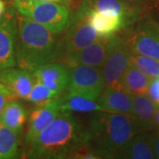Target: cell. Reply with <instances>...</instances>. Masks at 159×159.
<instances>
[{
	"instance_id": "9c48e42d",
	"label": "cell",
	"mask_w": 159,
	"mask_h": 159,
	"mask_svg": "<svg viewBox=\"0 0 159 159\" xmlns=\"http://www.w3.org/2000/svg\"><path fill=\"white\" fill-rule=\"evenodd\" d=\"M109 36H103L85 48L61 57L69 68L76 66H89L102 68L108 52Z\"/></svg>"
},
{
	"instance_id": "ac0fdd59",
	"label": "cell",
	"mask_w": 159,
	"mask_h": 159,
	"mask_svg": "<svg viewBox=\"0 0 159 159\" xmlns=\"http://www.w3.org/2000/svg\"><path fill=\"white\" fill-rule=\"evenodd\" d=\"M151 78L133 66H128L120 80V89L132 96L147 95Z\"/></svg>"
},
{
	"instance_id": "52a82bcc",
	"label": "cell",
	"mask_w": 159,
	"mask_h": 159,
	"mask_svg": "<svg viewBox=\"0 0 159 159\" xmlns=\"http://www.w3.org/2000/svg\"><path fill=\"white\" fill-rule=\"evenodd\" d=\"M102 37L103 36L100 35L94 29L85 16L76 15L75 20L72 21L67 29L63 43L60 44L59 57L73 54Z\"/></svg>"
},
{
	"instance_id": "484cf974",
	"label": "cell",
	"mask_w": 159,
	"mask_h": 159,
	"mask_svg": "<svg viewBox=\"0 0 159 159\" xmlns=\"http://www.w3.org/2000/svg\"><path fill=\"white\" fill-rule=\"evenodd\" d=\"M148 95L154 102L159 105V77L151 80L148 87Z\"/></svg>"
},
{
	"instance_id": "3957f363",
	"label": "cell",
	"mask_w": 159,
	"mask_h": 159,
	"mask_svg": "<svg viewBox=\"0 0 159 159\" xmlns=\"http://www.w3.org/2000/svg\"><path fill=\"white\" fill-rule=\"evenodd\" d=\"M84 131L70 111H61L30 144L29 158H63L83 146Z\"/></svg>"
},
{
	"instance_id": "4fadbf2b",
	"label": "cell",
	"mask_w": 159,
	"mask_h": 159,
	"mask_svg": "<svg viewBox=\"0 0 159 159\" xmlns=\"http://www.w3.org/2000/svg\"><path fill=\"white\" fill-rule=\"evenodd\" d=\"M0 82L5 84L16 98L27 99L35 78L30 71L11 66L0 70Z\"/></svg>"
},
{
	"instance_id": "e0dca14e",
	"label": "cell",
	"mask_w": 159,
	"mask_h": 159,
	"mask_svg": "<svg viewBox=\"0 0 159 159\" xmlns=\"http://www.w3.org/2000/svg\"><path fill=\"white\" fill-rule=\"evenodd\" d=\"M157 106L147 95L133 96V116L144 129H151L156 125L155 116Z\"/></svg>"
},
{
	"instance_id": "5b68a950",
	"label": "cell",
	"mask_w": 159,
	"mask_h": 159,
	"mask_svg": "<svg viewBox=\"0 0 159 159\" xmlns=\"http://www.w3.org/2000/svg\"><path fill=\"white\" fill-rule=\"evenodd\" d=\"M131 53L127 41L115 34L109 36L107 57L102 67L105 87L120 89V80L129 66Z\"/></svg>"
},
{
	"instance_id": "ba28073f",
	"label": "cell",
	"mask_w": 159,
	"mask_h": 159,
	"mask_svg": "<svg viewBox=\"0 0 159 159\" xmlns=\"http://www.w3.org/2000/svg\"><path fill=\"white\" fill-rule=\"evenodd\" d=\"M17 21L10 11L0 18V70L16 65Z\"/></svg>"
},
{
	"instance_id": "d6986e66",
	"label": "cell",
	"mask_w": 159,
	"mask_h": 159,
	"mask_svg": "<svg viewBox=\"0 0 159 159\" xmlns=\"http://www.w3.org/2000/svg\"><path fill=\"white\" fill-rule=\"evenodd\" d=\"M120 158H156L153 149V135L138 132L125 148Z\"/></svg>"
},
{
	"instance_id": "ffe728a7",
	"label": "cell",
	"mask_w": 159,
	"mask_h": 159,
	"mask_svg": "<svg viewBox=\"0 0 159 159\" xmlns=\"http://www.w3.org/2000/svg\"><path fill=\"white\" fill-rule=\"evenodd\" d=\"M26 120L27 111L22 103L16 100H11L6 103L0 117V123L19 134H21Z\"/></svg>"
},
{
	"instance_id": "8992f818",
	"label": "cell",
	"mask_w": 159,
	"mask_h": 159,
	"mask_svg": "<svg viewBox=\"0 0 159 159\" xmlns=\"http://www.w3.org/2000/svg\"><path fill=\"white\" fill-rule=\"evenodd\" d=\"M105 89L101 67L76 66L70 69L67 93L96 99Z\"/></svg>"
},
{
	"instance_id": "30bf717a",
	"label": "cell",
	"mask_w": 159,
	"mask_h": 159,
	"mask_svg": "<svg viewBox=\"0 0 159 159\" xmlns=\"http://www.w3.org/2000/svg\"><path fill=\"white\" fill-rule=\"evenodd\" d=\"M128 43L132 52L159 60V29L153 23L141 24Z\"/></svg>"
},
{
	"instance_id": "d4e9b609",
	"label": "cell",
	"mask_w": 159,
	"mask_h": 159,
	"mask_svg": "<svg viewBox=\"0 0 159 159\" xmlns=\"http://www.w3.org/2000/svg\"><path fill=\"white\" fill-rule=\"evenodd\" d=\"M16 97L5 84L0 82V117L3 111V109L9 101L14 100Z\"/></svg>"
},
{
	"instance_id": "277c9868",
	"label": "cell",
	"mask_w": 159,
	"mask_h": 159,
	"mask_svg": "<svg viewBox=\"0 0 159 159\" xmlns=\"http://www.w3.org/2000/svg\"><path fill=\"white\" fill-rule=\"evenodd\" d=\"M13 6L20 15L43 25L55 34L68 29L73 21L68 9L52 1L14 0Z\"/></svg>"
},
{
	"instance_id": "603a6c76",
	"label": "cell",
	"mask_w": 159,
	"mask_h": 159,
	"mask_svg": "<svg viewBox=\"0 0 159 159\" xmlns=\"http://www.w3.org/2000/svg\"><path fill=\"white\" fill-rule=\"evenodd\" d=\"M129 65L139 69L151 79L159 77V60L153 57L132 52Z\"/></svg>"
},
{
	"instance_id": "2e32d148",
	"label": "cell",
	"mask_w": 159,
	"mask_h": 159,
	"mask_svg": "<svg viewBox=\"0 0 159 159\" xmlns=\"http://www.w3.org/2000/svg\"><path fill=\"white\" fill-rule=\"evenodd\" d=\"M76 15L85 16L94 29L102 36H110L119 29L125 28V22L121 18L107 16L94 9L80 6Z\"/></svg>"
},
{
	"instance_id": "7a4b0ae2",
	"label": "cell",
	"mask_w": 159,
	"mask_h": 159,
	"mask_svg": "<svg viewBox=\"0 0 159 159\" xmlns=\"http://www.w3.org/2000/svg\"><path fill=\"white\" fill-rule=\"evenodd\" d=\"M16 64L19 67L34 72L52 62L60 55V44L50 30L31 19L17 18Z\"/></svg>"
},
{
	"instance_id": "7c38bea8",
	"label": "cell",
	"mask_w": 159,
	"mask_h": 159,
	"mask_svg": "<svg viewBox=\"0 0 159 159\" xmlns=\"http://www.w3.org/2000/svg\"><path fill=\"white\" fill-rule=\"evenodd\" d=\"M36 80L43 82L56 96L67 89L70 68L66 64L48 63L33 72Z\"/></svg>"
},
{
	"instance_id": "4dcf8cb0",
	"label": "cell",
	"mask_w": 159,
	"mask_h": 159,
	"mask_svg": "<svg viewBox=\"0 0 159 159\" xmlns=\"http://www.w3.org/2000/svg\"><path fill=\"white\" fill-rule=\"evenodd\" d=\"M43 1H52V2H55V1H59V0H43Z\"/></svg>"
},
{
	"instance_id": "9a60e30c",
	"label": "cell",
	"mask_w": 159,
	"mask_h": 159,
	"mask_svg": "<svg viewBox=\"0 0 159 159\" xmlns=\"http://www.w3.org/2000/svg\"><path fill=\"white\" fill-rule=\"evenodd\" d=\"M97 102L104 111L133 115V96L111 87H105Z\"/></svg>"
},
{
	"instance_id": "83f0119b",
	"label": "cell",
	"mask_w": 159,
	"mask_h": 159,
	"mask_svg": "<svg viewBox=\"0 0 159 159\" xmlns=\"http://www.w3.org/2000/svg\"><path fill=\"white\" fill-rule=\"evenodd\" d=\"M5 11H6V4L3 0H0V18L3 16Z\"/></svg>"
},
{
	"instance_id": "7402d4cb",
	"label": "cell",
	"mask_w": 159,
	"mask_h": 159,
	"mask_svg": "<svg viewBox=\"0 0 159 159\" xmlns=\"http://www.w3.org/2000/svg\"><path fill=\"white\" fill-rule=\"evenodd\" d=\"M18 132L0 123V159L15 158L20 142Z\"/></svg>"
},
{
	"instance_id": "6da1fadb",
	"label": "cell",
	"mask_w": 159,
	"mask_h": 159,
	"mask_svg": "<svg viewBox=\"0 0 159 159\" xmlns=\"http://www.w3.org/2000/svg\"><path fill=\"white\" fill-rule=\"evenodd\" d=\"M140 128L133 115L96 111L84 131L83 146L99 158H120Z\"/></svg>"
},
{
	"instance_id": "f546056e",
	"label": "cell",
	"mask_w": 159,
	"mask_h": 159,
	"mask_svg": "<svg viewBox=\"0 0 159 159\" xmlns=\"http://www.w3.org/2000/svg\"><path fill=\"white\" fill-rule=\"evenodd\" d=\"M124 2H125L126 4H128V5H132V4H135L137 2H139L140 0H123Z\"/></svg>"
},
{
	"instance_id": "8fae6325",
	"label": "cell",
	"mask_w": 159,
	"mask_h": 159,
	"mask_svg": "<svg viewBox=\"0 0 159 159\" xmlns=\"http://www.w3.org/2000/svg\"><path fill=\"white\" fill-rule=\"evenodd\" d=\"M61 111V97L51 99L41 105L31 112L29 119V128L25 138L27 144H31L44 127L51 123Z\"/></svg>"
},
{
	"instance_id": "f1b7e54d",
	"label": "cell",
	"mask_w": 159,
	"mask_h": 159,
	"mask_svg": "<svg viewBox=\"0 0 159 159\" xmlns=\"http://www.w3.org/2000/svg\"><path fill=\"white\" fill-rule=\"evenodd\" d=\"M155 121H156V125H159V105L157 106V110L155 116Z\"/></svg>"
},
{
	"instance_id": "cb8c5ba5",
	"label": "cell",
	"mask_w": 159,
	"mask_h": 159,
	"mask_svg": "<svg viewBox=\"0 0 159 159\" xmlns=\"http://www.w3.org/2000/svg\"><path fill=\"white\" fill-rule=\"evenodd\" d=\"M54 97L57 96L47 86L39 80H35L34 86L31 89L26 100L33 102L35 105H41L49 102Z\"/></svg>"
},
{
	"instance_id": "4316f807",
	"label": "cell",
	"mask_w": 159,
	"mask_h": 159,
	"mask_svg": "<svg viewBox=\"0 0 159 159\" xmlns=\"http://www.w3.org/2000/svg\"><path fill=\"white\" fill-rule=\"evenodd\" d=\"M153 149L156 158L159 159V133L153 135Z\"/></svg>"
},
{
	"instance_id": "5bb4252c",
	"label": "cell",
	"mask_w": 159,
	"mask_h": 159,
	"mask_svg": "<svg viewBox=\"0 0 159 159\" xmlns=\"http://www.w3.org/2000/svg\"><path fill=\"white\" fill-rule=\"evenodd\" d=\"M81 7L97 10L111 17L121 18L125 27L134 20L136 15L135 9L123 0H83Z\"/></svg>"
},
{
	"instance_id": "44dd1931",
	"label": "cell",
	"mask_w": 159,
	"mask_h": 159,
	"mask_svg": "<svg viewBox=\"0 0 159 159\" xmlns=\"http://www.w3.org/2000/svg\"><path fill=\"white\" fill-rule=\"evenodd\" d=\"M61 111L70 112H96L104 111L96 99L67 93L61 97Z\"/></svg>"
}]
</instances>
